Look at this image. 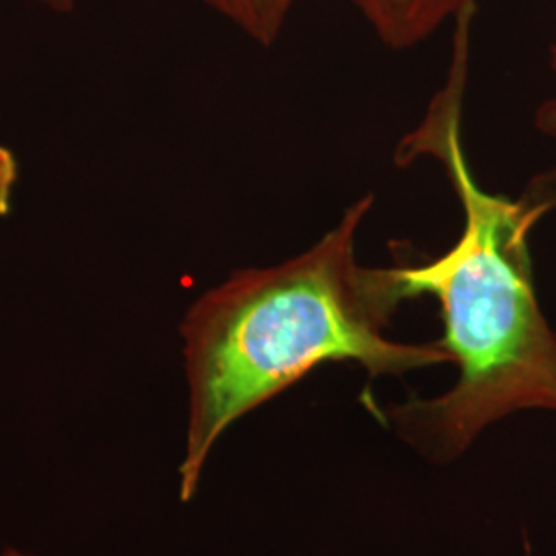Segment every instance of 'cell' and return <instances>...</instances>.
Listing matches in <instances>:
<instances>
[{
	"mask_svg": "<svg viewBox=\"0 0 556 556\" xmlns=\"http://www.w3.org/2000/svg\"><path fill=\"white\" fill-rule=\"evenodd\" d=\"M477 7L457 15L445 85L422 119L397 142L396 163L431 160L462 208L456 243L435 258L400 262L410 298L438 299L439 344L459 367L456 386L396 406L413 438L443 457L464 452L491 422L523 408L556 413V334L538 303L532 233L556 211V169L530 179L519 197L484 190L464 147V98Z\"/></svg>",
	"mask_w": 556,
	"mask_h": 556,
	"instance_id": "cell-1",
	"label": "cell"
},
{
	"mask_svg": "<svg viewBox=\"0 0 556 556\" xmlns=\"http://www.w3.org/2000/svg\"><path fill=\"white\" fill-rule=\"evenodd\" d=\"M376 197L349 204L332 229L293 258L233 273L200 295L179 326L190 388L179 497L190 501L217 439L328 361L358 363L371 378L452 363L439 342L386 334L410 293L402 264L365 266L357 238Z\"/></svg>",
	"mask_w": 556,
	"mask_h": 556,
	"instance_id": "cell-2",
	"label": "cell"
},
{
	"mask_svg": "<svg viewBox=\"0 0 556 556\" xmlns=\"http://www.w3.org/2000/svg\"><path fill=\"white\" fill-rule=\"evenodd\" d=\"M386 48L404 52L433 38L477 0H351Z\"/></svg>",
	"mask_w": 556,
	"mask_h": 556,
	"instance_id": "cell-3",
	"label": "cell"
},
{
	"mask_svg": "<svg viewBox=\"0 0 556 556\" xmlns=\"http://www.w3.org/2000/svg\"><path fill=\"white\" fill-rule=\"evenodd\" d=\"M262 48L277 43L298 0H200Z\"/></svg>",
	"mask_w": 556,
	"mask_h": 556,
	"instance_id": "cell-4",
	"label": "cell"
},
{
	"mask_svg": "<svg viewBox=\"0 0 556 556\" xmlns=\"http://www.w3.org/2000/svg\"><path fill=\"white\" fill-rule=\"evenodd\" d=\"M17 178H20L17 157L7 147L0 144V217L9 215L11 211Z\"/></svg>",
	"mask_w": 556,
	"mask_h": 556,
	"instance_id": "cell-5",
	"label": "cell"
},
{
	"mask_svg": "<svg viewBox=\"0 0 556 556\" xmlns=\"http://www.w3.org/2000/svg\"><path fill=\"white\" fill-rule=\"evenodd\" d=\"M548 64H551L556 83V40L551 43V50H548ZM534 128L544 137L556 139V89L548 100H544L538 105L536 114H534Z\"/></svg>",
	"mask_w": 556,
	"mask_h": 556,
	"instance_id": "cell-6",
	"label": "cell"
},
{
	"mask_svg": "<svg viewBox=\"0 0 556 556\" xmlns=\"http://www.w3.org/2000/svg\"><path fill=\"white\" fill-rule=\"evenodd\" d=\"M40 2L50 7V9H54V11H60V13L71 11L75 7V0H40Z\"/></svg>",
	"mask_w": 556,
	"mask_h": 556,
	"instance_id": "cell-7",
	"label": "cell"
}]
</instances>
